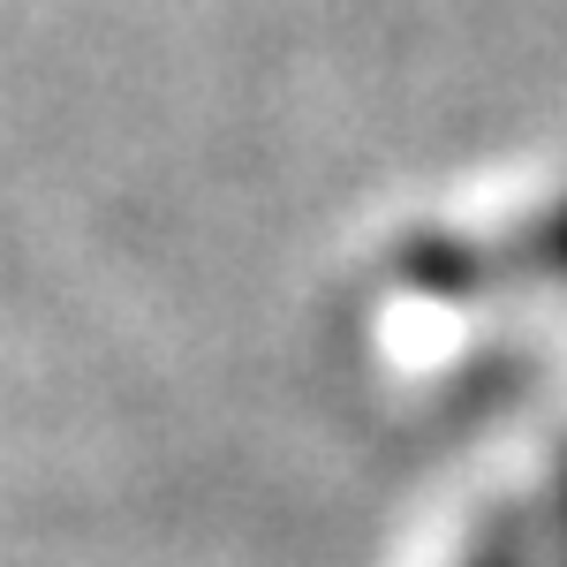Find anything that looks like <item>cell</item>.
Instances as JSON below:
<instances>
[{
  "label": "cell",
  "instance_id": "6da1fadb",
  "mask_svg": "<svg viewBox=\"0 0 567 567\" xmlns=\"http://www.w3.org/2000/svg\"><path fill=\"white\" fill-rule=\"evenodd\" d=\"M553 265H560V272H567V213L553 219Z\"/></svg>",
  "mask_w": 567,
  "mask_h": 567
},
{
  "label": "cell",
  "instance_id": "7a4b0ae2",
  "mask_svg": "<svg viewBox=\"0 0 567 567\" xmlns=\"http://www.w3.org/2000/svg\"><path fill=\"white\" fill-rule=\"evenodd\" d=\"M477 567H523V560H515V553H484Z\"/></svg>",
  "mask_w": 567,
  "mask_h": 567
}]
</instances>
